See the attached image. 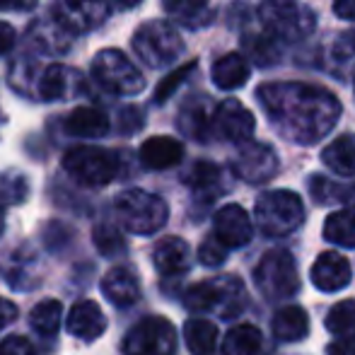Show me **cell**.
Here are the masks:
<instances>
[{"instance_id":"836d02e7","label":"cell","mask_w":355,"mask_h":355,"mask_svg":"<svg viewBox=\"0 0 355 355\" xmlns=\"http://www.w3.org/2000/svg\"><path fill=\"white\" fill-rule=\"evenodd\" d=\"M327 329L336 336H355V300H341L327 314Z\"/></svg>"},{"instance_id":"9c48e42d","label":"cell","mask_w":355,"mask_h":355,"mask_svg":"<svg viewBox=\"0 0 355 355\" xmlns=\"http://www.w3.org/2000/svg\"><path fill=\"white\" fill-rule=\"evenodd\" d=\"M126 355H174L177 353V329L164 317H145L123 341Z\"/></svg>"},{"instance_id":"8d00e7d4","label":"cell","mask_w":355,"mask_h":355,"mask_svg":"<svg viewBox=\"0 0 355 355\" xmlns=\"http://www.w3.org/2000/svg\"><path fill=\"white\" fill-rule=\"evenodd\" d=\"M193 71H196V63H187V66H182L179 71H174L172 75H167V78L162 80V83L157 85V89H155V102H167L169 97L174 94V89L179 87V85L184 83V78H189Z\"/></svg>"},{"instance_id":"b9f144b4","label":"cell","mask_w":355,"mask_h":355,"mask_svg":"<svg viewBox=\"0 0 355 355\" xmlns=\"http://www.w3.org/2000/svg\"><path fill=\"white\" fill-rule=\"evenodd\" d=\"M12 46H15V29L8 22H0V56H5Z\"/></svg>"},{"instance_id":"d6a6232c","label":"cell","mask_w":355,"mask_h":355,"mask_svg":"<svg viewBox=\"0 0 355 355\" xmlns=\"http://www.w3.org/2000/svg\"><path fill=\"white\" fill-rule=\"evenodd\" d=\"M61 317H63V307L58 300H42L37 307L32 309V327L37 334L42 336H53L61 327Z\"/></svg>"},{"instance_id":"5bb4252c","label":"cell","mask_w":355,"mask_h":355,"mask_svg":"<svg viewBox=\"0 0 355 355\" xmlns=\"http://www.w3.org/2000/svg\"><path fill=\"white\" fill-rule=\"evenodd\" d=\"M215 227H213V234L225 244L227 249H239L244 244H249L254 234V227H252V220H249L247 211L237 203H227L223 206L218 213H215Z\"/></svg>"},{"instance_id":"f1b7e54d","label":"cell","mask_w":355,"mask_h":355,"mask_svg":"<svg viewBox=\"0 0 355 355\" xmlns=\"http://www.w3.org/2000/svg\"><path fill=\"white\" fill-rule=\"evenodd\" d=\"M184 341L193 355H211L218 346V327L208 319H189L184 324Z\"/></svg>"},{"instance_id":"277c9868","label":"cell","mask_w":355,"mask_h":355,"mask_svg":"<svg viewBox=\"0 0 355 355\" xmlns=\"http://www.w3.org/2000/svg\"><path fill=\"white\" fill-rule=\"evenodd\" d=\"M116 215L121 225L133 234H153L167 223L169 208L159 196L143 189H128L119 193Z\"/></svg>"},{"instance_id":"8992f818","label":"cell","mask_w":355,"mask_h":355,"mask_svg":"<svg viewBox=\"0 0 355 355\" xmlns=\"http://www.w3.org/2000/svg\"><path fill=\"white\" fill-rule=\"evenodd\" d=\"M254 281L266 300L281 302V300L293 297L300 290V273L295 266V259L288 249H271L261 257Z\"/></svg>"},{"instance_id":"cb8c5ba5","label":"cell","mask_w":355,"mask_h":355,"mask_svg":"<svg viewBox=\"0 0 355 355\" xmlns=\"http://www.w3.org/2000/svg\"><path fill=\"white\" fill-rule=\"evenodd\" d=\"M66 131L83 138H102L109 131V119L94 107H78L66 119Z\"/></svg>"},{"instance_id":"7a4b0ae2","label":"cell","mask_w":355,"mask_h":355,"mask_svg":"<svg viewBox=\"0 0 355 355\" xmlns=\"http://www.w3.org/2000/svg\"><path fill=\"white\" fill-rule=\"evenodd\" d=\"M259 19L263 29L281 42H300L317 27L314 12L300 0H263L259 5Z\"/></svg>"},{"instance_id":"d590c367","label":"cell","mask_w":355,"mask_h":355,"mask_svg":"<svg viewBox=\"0 0 355 355\" xmlns=\"http://www.w3.org/2000/svg\"><path fill=\"white\" fill-rule=\"evenodd\" d=\"M92 239H94V244H97L99 254H104V257H116V254L126 252V242H123L121 232L107 223H102V225L94 227Z\"/></svg>"},{"instance_id":"1f68e13d","label":"cell","mask_w":355,"mask_h":355,"mask_svg":"<svg viewBox=\"0 0 355 355\" xmlns=\"http://www.w3.org/2000/svg\"><path fill=\"white\" fill-rule=\"evenodd\" d=\"M309 191H312L314 201L317 203H346V206H355V184L353 187H341L334 184L327 177H312L309 179Z\"/></svg>"},{"instance_id":"e575fe53","label":"cell","mask_w":355,"mask_h":355,"mask_svg":"<svg viewBox=\"0 0 355 355\" xmlns=\"http://www.w3.org/2000/svg\"><path fill=\"white\" fill-rule=\"evenodd\" d=\"M276 39L273 34L266 32V37H247L244 39V46H247L249 56L254 58V63L259 66H271L273 61H278V49H276Z\"/></svg>"},{"instance_id":"52a82bcc","label":"cell","mask_w":355,"mask_h":355,"mask_svg":"<svg viewBox=\"0 0 355 355\" xmlns=\"http://www.w3.org/2000/svg\"><path fill=\"white\" fill-rule=\"evenodd\" d=\"M63 169L85 187H104L119 174V157L104 148L78 145L66 153Z\"/></svg>"},{"instance_id":"ab89813d","label":"cell","mask_w":355,"mask_h":355,"mask_svg":"<svg viewBox=\"0 0 355 355\" xmlns=\"http://www.w3.org/2000/svg\"><path fill=\"white\" fill-rule=\"evenodd\" d=\"M327 355H355V336H341L338 341L329 343Z\"/></svg>"},{"instance_id":"4dcf8cb0","label":"cell","mask_w":355,"mask_h":355,"mask_svg":"<svg viewBox=\"0 0 355 355\" xmlns=\"http://www.w3.org/2000/svg\"><path fill=\"white\" fill-rule=\"evenodd\" d=\"M324 239L338 247H355V215L351 211H336L324 223Z\"/></svg>"},{"instance_id":"d6986e66","label":"cell","mask_w":355,"mask_h":355,"mask_svg":"<svg viewBox=\"0 0 355 355\" xmlns=\"http://www.w3.org/2000/svg\"><path fill=\"white\" fill-rule=\"evenodd\" d=\"M189 259H191V252H189V244L184 242L182 237H164L157 242L153 252V261L157 273L162 276H179V273L189 271Z\"/></svg>"},{"instance_id":"bcb514c9","label":"cell","mask_w":355,"mask_h":355,"mask_svg":"<svg viewBox=\"0 0 355 355\" xmlns=\"http://www.w3.org/2000/svg\"><path fill=\"white\" fill-rule=\"evenodd\" d=\"M3 227H5V213H3V208H0V232H3Z\"/></svg>"},{"instance_id":"484cf974","label":"cell","mask_w":355,"mask_h":355,"mask_svg":"<svg viewBox=\"0 0 355 355\" xmlns=\"http://www.w3.org/2000/svg\"><path fill=\"white\" fill-rule=\"evenodd\" d=\"M213 83L220 89H237L249 80V63L239 53H225L213 63Z\"/></svg>"},{"instance_id":"4316f807","label":"cell","mask_w":355,"mask_h":355,"mask_svg":"<svg viewBox=\"0 0 355 355\" xmlns=\"http://www.w3.org/2000/svg\"><path fill=\"white\" fill-rule=\"evenodd\" d=\"M322 162L341 177H353L355 174V138L341 136L334 143H329L322 153Z\"/></svg>"},{"instance_id":"5b68a950","label":"cell","mask_w":355,"mask_h":355,"mask_svg":"<svg viewBox=\"0 0 355 355\" xmlns=\"http://www.w3.org/2000/svg\"><path fill=\"white\" fill-rule=\"evenodd\" d=\"M133 51L150 68H164L184 53V39L169 22H145L133 34Z\"/></svg>"},{"instance_id":"74e56055","label":"cell","mask_w":355,"mask_h":355,"mask_svg":"<svg viewBox=\"0 0 355 355\" xmlns=\"http://www.w3.org/2000/svg\"><path fill=\"white\" fill-rule=\"evenodd\" d=\"M198 259H201L203 266H223L225 259H227V247L215 234H211L198 249Z\"/></svg>"},{"instance_id":"f6af8a7d","label":"cell","mask_w":355,"mask_h":355,"mask_svg":"<svg viewBox=\"0 0 355 355\" xmlns=\"http://www.w3.org/2000/svg\"><path fill=\"white\" fill-rule=\"evenodd\" d=\"M112 3L116 5L119 10H131V8H138L143 0H112Z\"/></svg>"},{"instance_id":"f546056e","label":"cell","mask_w":355,"mask_h":355,"mask_svg":"<svg viewBox=\"0 0 355 355\" xmlns=\"http://www.w3.org/2000/svg\"><path fill=\"white\" fill-rule=\"evenodd\" d=\"M187 184L198 196L213 198L215 193L223 191V189H220L223 187V172H220V167L213 162H196L191 167V172L187 174Z\"/></svg>"},{"instance_id":"3957f363","label":"cell","mask_w":355,"mask_h":355,"mask_svg":"<svg viewBox=\"0 0 355 355\" xmlns=\"http://www.w3.org/2000/svg\"><path fill=\"white\" fill-rule=\"evenodd\" d=\"M254 213H257L259 230L268 237H285L304 223L302 198L288 189L261 193Z\"/></svg>"},{"instance_id":"7402d4cb","label":"cell","mask_w":355,"mask_h":355,"mask_svg":"<svg viewBox=\"0 0 355 355\" xmlns=\"http://www.w3.org/2000/svg\"><path fill=\"white\" fill-rule=\"evenodd\" d=\"M164 10L174 22L189 29L208 27L215 17L211 0H164Z\"/></svg>"},{"instance_id":"ffe728a7","label":"cell","mask_w":355,"mask_h":355,"mask_svg":"<svg viewBox=\"0 0 355 355\" xmlns=\"http://www.w3.org/2000/svg\"><path fill=\"white\" fill-rule=\"evenodd\" d=\"M184 157V145L177 138L153 136L141 145V162L148 169H169Z\"/></svg>"},{"instance_id":"30bf717a","label":"cell","mask_w":355,"mask_h":355,"mask_svg":"<svg viewBox=\"0 0 355 355\" xmlns=\"http://www.w3.org/2000/svg\"><path fill=\"white\" fill-rule=\"evenodd\" d=\"M278 172V155L266 143H247L234 157V174L247 184H263Z\"/></svg>"},{"instance_id":"83f0119b","label":"cell","mask_w":355,"mask_h":355,"mask_svg":"<svg viewBox=\"0 0 355 355\" xmlns=\"http://www.w3.org/2000/svg\"><path fill=\"white\" fill-rule=\"evenodd\" d=\"M263 336L254 324H237L223 341V355H257L261 351Z\"/></svg>"},{"instance_id":"ee69618b","label":"cell","mask_w":355,"mask_h":355,"mask_svg":"<svg viewBox=\"0 0 355 355\" xmlns=\"http://www.w3.org/2000/svg\"><path fill=\"white\" fill-rule=\"evenodd\" d=\"M37 0H0V10H29Z\"/></svg>"},{"instance_id":"603a6c76","label":"cell","mask_w":355,"mask_h":355,"mask_svg":"<svg viewBox=\"0 0 355 355\" xmlns=\"http://www.w3.org/2000/svg\"><path fill=\"white\" fill-rule=\"evenodd\" d=\"M29 34H32L34 44L46 53H66L68 49H71L73 32L63 27L56 17L53 19H39L37 24H32Z\"/></svg>"},{"instance_id":"ac0fdd59","label":"cell","mask_w":355,"mask_h":355,"mask_svg":"<svg viewBox=\"0 0 355 355\" xmlns=\"http://www.w3.org/2000/svg\"><path fill=\"white\" fill-rule=\"evenodd\" d=\"M215 109H211L206 97H191L179 112V128L193 141H208L215 131L213 126Z\"/></svg>"},{"instance_id":"f35d334b","label":"cell","mask_w":355,"mask_h":355,"mask_svg":"<svg viewBox=\"0 0 355 355\" xmlns=\"http://www.w3.org/2000/svg\"><path fill=\"white\" fill-rule=\"evenodd\" d=\"M0 355H37V353H34L32 341H27L24 336H8L5 341H0Z\"/></svg>"},{"instance_id":"d4e9b609","label":"cell","mask_w":355,"mask_h":355,"mask_svg":"<svg viewBox=\"0 0 355 355\" xmlns=\"http://www.w3.org/2000/svg\"><path fill=\"white\" fill-rule=\"evenodd\" d=\"M223 276L213 278V281H201L187 290L184 295V304L191 312H218L223 304Z\"/></svg>"},{"instance_id":"7c38bea8","label":"cell","mask_w":355,"mask_h":355,"mask_svg":"<svg viewBox=\"0 0 355 355\" xmlns=\"http://www.w3.org/2000/svg\"><path fill=\"white\" fill-rule=\"evenodd\" d=\"M215 133L225 138V141L232 143H247L254 136V114L244 107L237 99H225L215 107V119H213Z\"/></svg>"},{"instance_id":"2e32d148","label":"cell","mask_w":355,"mask_h":355,"mask_svg":"<svg viewBox=\"0 0 355 355\" xmlns=\"http://www.w3.org/2000/svg\"><path fill=\"white\" fill-rule=\"evenodd\" d=\"M68 334L83 341H94L107 331V317H104L102 307L92 300H80L73 304V309L68 312Z\"/></svg>"},{"instance_id":"6da1fadb","label":"cell","mask_w":355,"mask_h":355,"mask_svg":"<svg viewBox=\"0 0 355 355\" xmlns=\"http://www.w3.org/2000/svg\"><path fill=\"white\" fill-rule=\"evenodd\" d=\"M257 97L273 128L300 145L322 141L341 116V102L336 94L317 85L271 83L261 85Z\"/></svg>"},{"instance_id":"9a60e30c","label":"cell","mask_w":355,"mask_h":355,"mask_svg":"<svg viewBox=\"0 0 355 355\" xmlns=\"http://www.w3.org/2000/svg\"><path fill=\"white\" fill-rule=\"evenodd\" d=\"M309 276H312V283L322 293H336V290H343L351 283L353 268L351 261L338 252H322L317 257V261L312 263Z\"/></svg>"},{"instance_id":"ba28073f","label":"cell","mask_w":355,"mask_h":355,"mask_svg":"<svg viewBox=\"0 0 355 355\" xmlns=\"http://www.w3.org/2000/svg\"><path fill=\"white\" fill-rule=\"evenodd\" d=\"M92 71L94 78L99 80V85L114 94L133 97V94L143 92L145 87V78L141 75V71L119 49H104V51H99L92 61Z\"/></svg>"},{"instance_id":"44dd1931","label":"cell","mask_w":355,"mask_h":355,"mask_svg":"<svg viewBox=\"0 0 355 355\" xmlns=\"http://www.w3.org/2000/svg\"><path fill=\"white\" fill-rule=\"evenodd\" d=\"M271 329H273L276 341H283V343L302 341L309 334V317L300 304H285L283 309H278V312L273 314Z\"/></svg>"},{"instance_id":"4fadbf2b","label":"cell","mask_w":355,"mask_h":355,"mask_svg":"<svg viewBox=\"0 0 355 355\" xmlns=\"http://www.w3.org/2000/svg\"><path fill=\"white\" fill-rule=\"evenodd\" d=\"M85 78L80 71H75L71 66H49L44 75L39 78L37 92L46 102H66V99H75L78 94L85 92Z\"/></svg>"},{"instance_id":"60d3db41","label":"cell","mask_w":355,"mask_h":355,"mask_svg":"<svg viewBox=\"0 0 355 355\" xmlns=\"http://www.w3.org/2000/svg\"><path fill=\"white\" fill-rule=\"evenodd\" d=\"M17 319V307H15L10 300L0 297V331H3L8 324H12Z\"/></svg>"},{"instance_id":"7bdbcfd3","label":"cell","mask_w":355,"mask_h":355,"mask_svg":"<svg viewBox=\"0 0 355 355\" xmlns=\"http://www.w3.org/2000/svg\"><path fill=\"white\" fill-rule=\"evenodd\" d=\"M334 12L343 19H355V0H334Z\"/></svg>"},{"instance_id":"8fae6325","label":"cell","mask_w":355,"mask_h":355,"mask_svg":"<svg viewBox=\"0 0 355 355\" xmlns=\"http://www.w3.org/2000/svg\"><path fill=\"white\" fill-rule=\"evenodd\" d=\"M109 3L107 0H58L53 17L71 32H89L97 29L107 19Z\"/></svg>"},{"instance_id":"e0dca14e","label":"cell","mask_w":355,"mask_h":355,"mask_svg":"<svg viewBox=\"0 0 355 355\" xmlns=\"http://www.w3.org/2000/svg\"><path fill=\"white\" fill-rule=\"evenodd\" d=\"M102 293L116 307H131L141 297V281H138L136 271H131L128 266H114L102 278Z\"/></svg>"}]
</instances>
